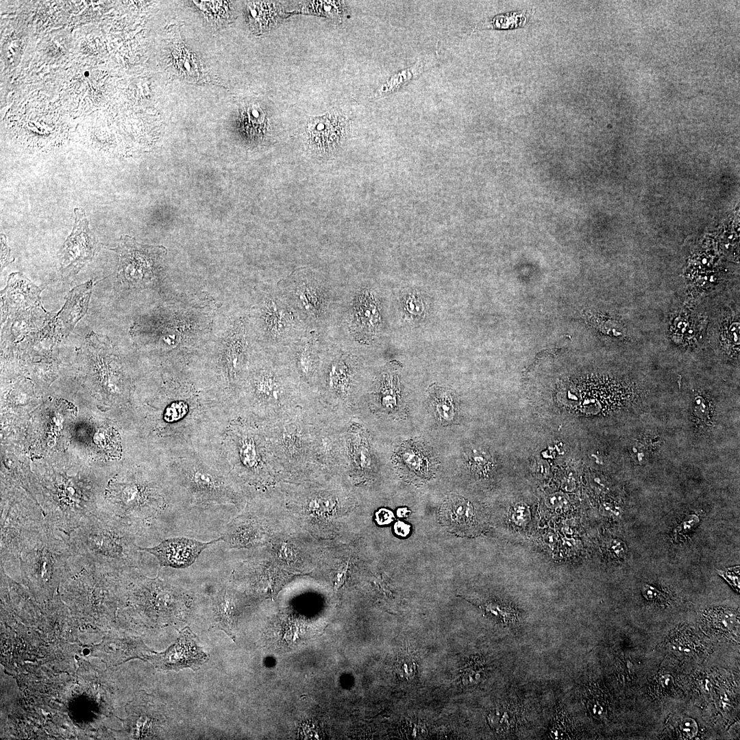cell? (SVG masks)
I'll return each instance as SVG.
<instances>
[{"instance_id": "cell-1", "label": "cell", "mask_w": 740, "mask_h": 740, "mask_svg": "<svg viewBox=\"0 0 740 740\" xmlns=\"http://www.w3.org/2000/svg\"><path fill=\"white\" fill-rule=\"evenodd\" d=\"M286 350L256 347L241 381L251 405L269 421L306 405L312 398V391L301 382Z\"/></svg>"}, {"instance_id": "cell-2", "label": "cell", "mask_w": 740, "mask_h": 740, "mask_svg": "<svg viewBox=\"0 0 740 740\" xmlns=\"http://www.w3.org/2000/svg\"><path fill=\"white\" fill-rule=\"evenodd\" d=\"M139 530L109 510H97L65 536L75 556L106 571L124 572L140 566Z\"/></svg>"}, {"instance_id": "cell-3", "label": "cell", "mask_w": 740, "mask_h": 740, "mask_svg": "<svg viewBox=\"0 0 740 740\" xmlns=\"http://www.w3.org/2000/svg\"><path fill=\"white\" fill-rule=\"evenodd\" d=\"M362 367L361 359L354 349L323 336L320 363L311 387L317 401L330 412L346 418L358 403Z\"/></svg>"}, {"instance_id": "cell-4", "label": "cell", "mask_w": 740, "mask_h": 740, "mask_svg": "<svg viewBox=\"0 0 740 740\" xmlns=\"http://www.w3.org/2000/svg\"><path fill=\"white\" fill-rule=\"evenodd\" d=\"M275 289L308 330L324 334L333 320L340 296L323 273L309 267L295 269Z\"/></svg>"}, {"instance_id": "cell-5", "label": "cell", "mask_w": 740, "mask_h": 740, "mask_svg": "<svg viewBox=\"0 0 740 740\" xmlns=\"http://www.w3.org/2000/svg\"><path fill=\"white\" fill-rule=\"evenodd\" d=\"M382 310L380 296L371 286H360L349 294L340 291L333 320L323 336L345 346L351 343L371 346L382 331Z\"/></svg>"}, {"instance_id": "cell-6", "label": "cell", "mask_w": 740, "mask_h": 740, "mask_svg": "<svg viewBox=\"0 0 740 740\" xmlns=\"http://www.w3.org/2000/svg\"><path fill=\"white\" fill-rule=\"evenodd\" d=\"M246 318L256 347L264 350H286L308 330L275 286L257 294Z\"/></svg>"}, {"instance_id": "cell-7", "label": "cell", "mask_w": 740, "mask_h": 740, "mask_svg": "<svg viewBox=\"0 0 740 740\" xmlns=\"http://www.w3.org/2000/svg\"><path fill=\"white\" fill-rule=\"evenodd\" d=\"M47 522L23 549L19 557L22 580L37 589H47L65 580L71 571L69 560L74 555L66 538L56 536Z\"/></svg>"}, {"instance_id": "cell-8", "label": "cell", "mask_w": 740, "mask_h": 740, "mask_svg": "<svg viewBox=\"0 0 740 740\" xmlns=\"http://www.w3.org/2000/svg\"><path fill=\"white\" fill-rule=\"evenodd\" d=\"M117 254V280L130 289H143L153 285L158 267L166 254L162 246L143 245L127 235L112 249Z\"/></svg>"}, {"instance_id": "cell-9", "label": "cell", "mask_w": 740, "mask_h": 740, "mask_svg": "<svg viewBox=\"0 0 740 740\" xmlns=\"http://www.w3.org/2000/svg\"><path fill=\"white\" fill-rule=\"evenodd\" d=\"M106 500L109 511L138 526L158 516L165 504L156 489L138 481L110 483Z\"/></svg>"}, {"instance_id": "cell-10", "label": "cell", "mask_w": 740, "mask_h": 740, "mask_svg": "<svg viewBox=\"0 0 740 740\" xmlns=\"http://www.w3.org/2000/svg\"><path fill=\"white\" fill-rule=\"evenodd\" d=\"M40 509L22 504H11L1 510V563L19 559L25 546L46 525Z\"/></svg>"}, {"instance_id": "cell-11", "label": "cell", "mask_w": 740, "mask_h": 740, "mask_svg": "<svg viewBox=\"0 0 740 740\" xmlns=\"http://www.w3.org/2000/svg\"><path fill=\"white\" fill-rule=\"evenodd\" d=\"M177 477L182 486L199 502H236L235 492L226 478L204 465H184L179 469Z\"/></svg>"}, {"instance_id": "cell-12", "label": "cell", "mask_w": 740, "mask_h": 740, "mask_svg": "<svg viewBox=\"0 0 740 740\" xmlns=\"http://www.w3.org/2000/svg\"><path fill=\"white\" fill-rule=\"evenodd\" d=\"M74 211L73 229L58 253L60 271L63 278L76 275L99 249V242L89 229L84 210L76 208Z\"/></svg>"}, {"instance_id": "cell-13", "label": "cell", "mask_w": 740, "mask_h": 740, "mask_svg": "<svg viewBox=\"0 0 740 740\" xmlns=\"http://www.w3.org/2000/svg\"><path fill=\"white\" fill-rule=\"evenodd\" d=\"M367 402L369 410L380 419L402 420L407 417L406 401L394 366H386L375 377Z\"/></svg>"}, {"instance_id": "cell-14", "label": "cell", "mask_w": 740, "mask_h": 740, "mask_svg": "<svg viewBox=\"0 0 740 740\" xmlns=\"http://www.w3.org/2000/svg\"><path fill=\"white\" fill-rule=\"evenodd\" d=\"M394 467L401 476L415 483L432 478L439 461L431 448L423 441L408 439L401 443L392 456Z\"/></svg>"}, {"instance_id": "cell-15", "label": "cell", "mask_w": 740, "mask_h": 740, "mask_svg": "<svg viewBox=\"0 0 740 740\" xmlns=\"http://www.w3.org/2000/svg\"><path fill=\"white\" fill-rule=\"evenodd\" d=\"M208 655L198 645L196 636L188 627L180 632L177 640L154 658L162 670L178 671L185 668L197 671L208 661Z\"/></svg>"}, {"instance_id": "cell-16", "label": "cell", "mask_w": 740, "mask_h": 740, "mask_svg": "<svg viewBox=\"0 0 740 740\" xmlns=\"http://www.w3.org/2000/svg\"><path fill=\"white\" fill-rule=\"evenodd\" d=\"M41 291L21 273H11L1 292V323L28 310L42 308Z\"/></svg>"}, {"instance_id": "cell-17", "label": "cell", "mask_w": 740, "mask_h": 740, "mask_svg": "<svg viewBox=\"0 0 740 740\" xmlns=\"http://www.w3.org/2000/svg\"><path fill=\"white\" fill-rule=\"evenodd\" d=\"M323 341L321 334L308 330L286 350L301 382L310 390L319 369Z\"/></svg>"}, {"instance_id": "cell-18", "label": "cell", "mask_w": 740, "mask_h": 740, "mask_svg": "<svg viewBox=\"0 0 740 740\" xmlns=\"http://www.w3.org/2000/svg\"><path fill=\"white\" fill-rule=\"evenodd\" d=\"M220 541L221 536L208 542L175 537L165 539L154 547H140V550L153 555L161 567L184 569L193 565L209 545Z\"/></svg>"}, {"instance_id": "cell-19", "label": "cell", "mask_w": 740, "mask_h": 740, "mask_svg": "<svg viewBox=\"0 0 740 740\" xmlns=\"http://www.w3.org/2000/svg\"><path fill=\"white\" fill-rule=\"evenodd\" d=\"M346 129L347 122L344 117L328 114L310 119L306 132L312 150L321 154H330L340 145Z\"/></svg>"}, {"instance_id": "cell-20", "label": "cell", "mask_w": 740, "mask_h": 740, "mask_svg": "<svg viewBox=\"0 0 740 740\" xmlns=\"http://www.w3.org/2000/svg\"><path fill=\"white\" fill-rule=\"evenodd\" d=\"M439 516L443 525L455 533L469 535L476 531L478 521L474 507L462 496L449 495L440 508Z\"/></svg>"}, {"instance_id": "cell-21", "label": "cell", "mask_w": 740, "mask_h": 740, "mask_svg": "<svg viewBox=\"0 0 740 740\" xmlns=\"http://www.w3.org/2000/svg\"><path fill=\"white\" fill-rule=\"evenodd\" d=\"M92 288L89 280L73 288L66 297V301L56 318L60 322L63 335L67 336L77 322L86 314Z\"/></svg>"}, {"instance_id": "cell-22", "label": "cell", "mask_w": 740, "mask_h": 740, "mask_svg": "<svg viewBox=\"0 0 740 740\" xmlns=\"http://www.w3.org/2000/svg\"><path fill=\"white\" fill-rule=\"evenodd\" d=\"M239 610L234 591L228 587H223L214 597L212 628L223 630L234 641Z\"/></svg>"}, {"instance_id": "cell-23", "label": "cell", "mask_w": 740, "mask_h": 740, "mask_svg": "<svg viewBox=\"0 0 740 740\" xmlns=\"http://www.w3.org/2000/svg\"><path fill=\"white\" fill-rule=\"evenodd\" d=\"M525 721V708L517 699L506 700L493 708L487 715L490 727L497 734L516 733Z\"/></svg>"}, {"instance_id": "cell-24", "label": "cell", "mask_w": 740, "mask_h": 740, "mask_svg": "<svg viewBox=\"0 0 740 740\" xmlns=\"http://www.w3.org/2000/svg\"><path fill=\"white\" fill-rule=\"evenodd\" d=\"M429 410L443 426L455 424L459 416V405L455 393L441 386H432L427 397Z\"/></svg>"}, {"instance_id": "cell-25", "label": "cell", "mask_w": 740, "mask_h": 740, "mask_svg": "<svg viewBox=\"0 0 740 740\" xmlns=\"http://www.w3.org/2000/svg\"><path fill=\"white\" fill-rule=\"evenodd\" d=\"M578 729L571 715L558 701L554 708L552 719L547 732L550 739H573L577 736Z\"/></svg>"}, {"instance_id": "cell-26", "label": "cell", "mask_w": 740, "mask_h": 740, "mask_svg": "<svg viewBox=\"0 0 740 740\" xmlns=\"http://www.w3.org/2000/svg\"><path fill=\"white\" fill-rule=\"evenodd\" d=\"M532 10L510 12L497 15L478 23L473 31L484 29H509L525 26L528 22Z\"/></svg>"}, {"instance_id": "cell-27", "label": "cell", "mask_w": 740, "mask_h": 740, "mask_svg": "<svg viewBox=\"0 0 740 740\" xmlns=\"http://www.w3.org/2000/svg\"><path fill=\"white\" fill-rule=\"evenodd\" d=\"M266 2H250L247 6V17L251 28L256 33L263 32L273 23L275 10Z\"/></svg>"}, {"instance_id": "cell-28", "label": "cell", "mask_w": 740, "mask_h": 740, "mask_svg": "<svg viewBox=\"0 0 740 740\" xmlns=\"http://www.w3.org/2000/svg\"><path fill=\"white\" fill-rule=\"evenodd\" d=\"M242 127L244 132L251 139L260 138L265 127V114L258 106L249 105L242 112Z\"/></svg>"}, {"instance_id": "cell-29", "label": "cell", "mask_w": 740, "mask_h": 740, "mask_svg": "<svg viewBox=\"0 0 740 740\" xmlns=\"http://www.w3.org/2000/svg\"><path fill=\"white\" fill-rule=\"evenodd\" d=\"M173 61L179 74L191 80L200 77V67L195 56L185 48L179 47L172 53Z\"/></svg>"}, {"instance_id": "cell-30", "label": "cell", "mask_w": 740, "mask_h": 740, "mask_svg": "<svg viewBox=\"0 0 740 740\" xmlns=\"http://www.w3.org/2000/svg\"><path fill=\"white\" fill-rule=\"evenodd\" d=\"M469 469L477 476H486L492 470L493 460L490 453L483 448H473L465 455Z\"/></svg>"}, {"instance_id": "cell-31", "label": "cell", "mask_w": 740, "mask_h": 740, "mask_svg": "<svg viewBox=\"0 0 740 740\" xmlns=\"http://www.w3.org/2000/svg\"><path fill=\"white\" fill-rule=\"evenodd\" d=\"M423 71L422 62H417L412 66L399 71L393 75L382 87L380 92L382 94L391 93L402 88L410 82Z\"/></svg>"}, {"instance_id": "cell-32", "label": "cell", "mask_w": 740, "mask_h": 740, "mask_svg": "<svg viewBox=\"0 0 740 740\" xmlns=\"http://www.w3.org/2000/svg\"><path fill=\"white\" fill-rule=\"evenodd\" d=\"M254 438L247 435L243 436L239 449L240 460L243 465L250 471L256 470L260 466L261 456Z\"/></svg>"}, {"instance_id": "cell-33", "label": "cell", "mask_w": 740, "mask_h": 740, "mask_svg": "<svg viewBox=\"0 0 740 740\" xmlns=\"http://www.w3.org/2000/svg\"><path fill=\"white\" fill-rule=\"evenodd\" d=\"M464 680L467 684L478 683L483 680L486 673V665L482 659L476 658L472 660L465 669Z\"/></svg>"}, {"instance_id": "cell-34", "label": "cell", "mask_w": 740, "mask_h": 740, "mask_svg": "<svg viewBox=\"0 0 740 740\" xmlns=\"http://www.w3.org/2000/svg\"><path fill=\"white\" fill-rule=\"evenodd\" d=\"M587 699L586 706L593 717L597 719H604L607 715L606 702L595 695H587Z\"/></svg>"}, {"instance_id": "cell-35", "label": "cell", "mask_w": 740, "mask_h": 740, "mask_svg": "<svg viewBox=\"0 0 740 740\" xmlns=\"http://www.w3.org/2000/svg\"><path fill=\"white\" fill-rule=\"evenodd\" d=\"M202 10L213 16H223L227 12V4L223 1H194Z\"/></svg>"}, {"instance_id": "cell-36", "label": "cell", "mask_w": 740, "mask_h": 740, "mask_svg": "<svg viewBox=\"0 0 740 740\" xmlns=\"http://www.w3.org/2000/svg\"><path fill=\"white\" fill-rule=\"evenodd\" d=\"M406 309L410 314L418 315L423 311V303L416 296H410L405 302Z\"/></svg>"}, {"instance_id": "cell-37", "label": "cell", "mask_w": 740, "mask_h": 740, "mask_svg": "<svg viewBox=\"0 0 740 740\" xmlns=\"http://www.w3.org/2000/svg\"><path fill=\"white\" fill-rule=\"evenodd\" d=\"M529 517V511L523 504L517 505L513 513V519L518 525L526 523Z\"/></svg>"}, {"instance_id": "cell-38", "label": "cell", "mask_w": 740, "mask_h": 740, "mask_svg": "<svg viewBox=\"0 0 740 740\" xmlns=\"http://www.w3.org/2000/svg\"><path fill=\"white\" fill-rule=\"evenodd\" d=\"M680 730L685 737L688 738H691L692 737L695 735L698 728L696 723L694 720L690 718H687L682 722L680 725Z\"/></svg>"}, {"instance_id": "cell-39", "label": "cell", "mask_w": 740, "mask_h": 740, "mask_svg": "<svg viewBox=\"0 0 740 740\" xmlns=\"http://www.w3.org/2000/svg\"><path fill=\"white\" fill-rule=\"evenodd\" d=\"M393 512L387 508H380L375 513V521L379 525L388 524L393 521Z\"/></svg>"}, {"instance_id": "cell-40", "label": "cell", "mask_w": 740, "mask_h": 740, "mask_svg": "<svg viewBox=\"0 0 740 740\" xmlns=\"http://www.w3.org/2000/svg\"><path fill=\"white\" fill-rule=\"evenodd\" d=\"M1 269H3L8 263H10L11 262V261H10V249H9L8 246L6 245L5 238V236L3 235V234H1Z\"/></svg>"}, {"instance_id": "cell-41", "label": "cell", "mask_w": 740, "mask_h": 740, "mask_svg": "<svg viewBox=\"0 0 740 740\" xmlns=\"http://www.w3.org/2000/svg\"><path fill=\"white\" fill-rule=\"evenodd\" d=\"M395 534L402 537L407 536L410 532V526L404 521H398L394 525Z\"/></svg>"}, {"instance_id": "cell-42", "label": "cell", "mask_w": 740, "mask_h": 740, "mask_svg": "<svg viewBox=\"0 0 740 740\" xmlns=\"http://www.w3.org/2000/svg\"><path fill=\"white\" fill-rule=\"evenodd\" d=\"M550 506L554 508L564 506L567 504V499L563 494H555L548 500Z\"/></svg>"}, {"instance_id": "cell-43", "label": "cell", "mask_w": 740, "mask_h": 740, "mask_svg": "<svg viewBox=\"0 0 740 740\" xmlns=\"http://www.w3.org/2000/svg\"><path fill=\"white\" fill-rule=\"evenodd\" d=\"M410 511L406 508H400L397 511V515L399 517H406L409 514Z\"/></svg>"}]
</instances>
